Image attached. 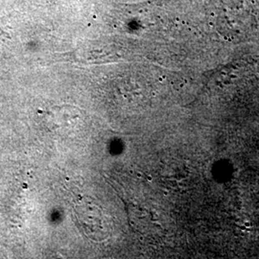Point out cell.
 Instances as JSON below:
<instances>
[{"instance_id":"cell-1","label":"cell","mask_w":259,"mask_h":259,"mask_svg":"<svg viewBox=\"0 0 259 259\" xmlns=\"http://www.w3.org/2000/svg\"><path fill=\"white\" fill-rule=\"evenodd\" d=\"M77 226L83 234L94 241L106 240L111 234L110 219L92 199L83 198L74 207Z\"/></svg>"},{"instance_id":"cell-2","label":"cell","mask_w":259,"mask_h":259,"mask_svg":"<svg viewBox=\"0 0 259 259\" xmlns=\"http://www.w3.org/2000/svg\"><path fill=\"white\" fill-rule=\"evenodd\" d=\"M128 211L131 226L136 232L144 235H152L161 231V227L155 215L148 209L132 205Z\"/></svg>"}]
</instances>
